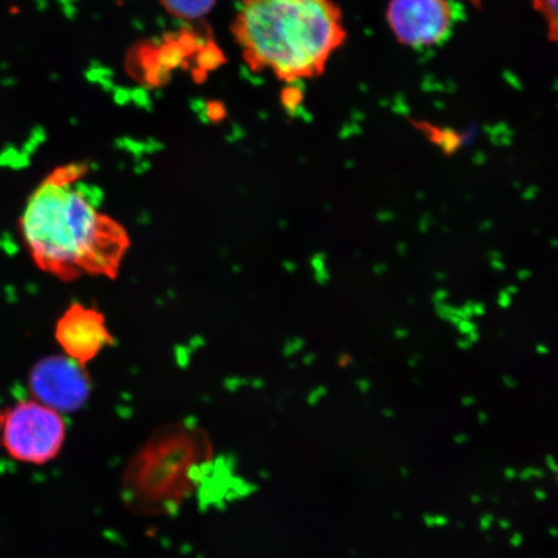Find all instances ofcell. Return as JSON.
Wrapping results in <instances>:
<instances>
[{
	"instance_id": "obj_9",
	"label": "cell",
	"mask_w": 558,
	"mask_h": 558,
	"mask_svg": "<svg viewBox=\"0 0 558 558\" xmlns=\"http://www.w3.org/2000/svg\"><path fill=\"white\" fill-rule=\"evenodd\" d=\"M3 414H4V411L0 410V425H2V422H3Z\"/></svg>"
},
{
	"instance_id": "obj_8",
	"label": "cell",
	"mask_w": 558,
	"mask_h": 558,
	"mask_svg": "<svg viewBox=\"0 0 558 558\" xmlns=\"http://www.w3.org/2000/svg\"><path fill=\"white\" fill-rule=\"evenodd\" d=\"M534 10L546 21L549 41H557V0H533Z\"/></svg>"
},
{
	"instance_id": "obj_1",
	"label": "cell",
	"mask_w": 558,
	"mask_h": 558,
	"mask_svg": "<svg viewBox=\"0 0 558 558\" xmlns=\"http://www.w3.org/2000/svg\"><path fill=\"white\" fill-rule=\"evenodd\" d=\"M86 174L83 165L53 170L33 192L21 218L34 263L62 281L116 278L131 246L128 230L100 211Z\"/></svg>"
},
{
	"instance_id": "obj_3",
	"label": "cell",
	"mask_w": 558,
	"mask_h": 558,
	"mask_svg": "<svg viewBox=\"0 0 558 558\" xmlns=\"http://www.w3.org/2000/svg\"><path fill=\"white\" fill-rule=\"evenodd\" d=\"M66 439V423L58 411L35 400L4 411L0 445L20 463L45 465L60 456Z\"/></svg>"
},
{
	"instance_id": "obj_10",
	"label": "cell",
	"mask_w": 558,
	"mask_h": 558,
	"mask_svg": "<svg viewBox=\"0 0 558 558\" xmlns=\"http://www.w3.org/2000/svg\"><path fill=\"white\" fill-rule=\"evenodd\" d=\"M470 2H472L474 5H480L481 0H470Z\"/></svg>"
},
{
	"instance_id": "obj_4",
	"label": "cell",
	"mask_w": 558,
	"mask_h": 558,
	"mask_svg": "<svg viewBox=\"0 0 558 558\" xmlns=\"http://www.w3.org/2000/svg\"><path fill=\"white\" fill-rule=\"evenodd\" d=\"M29 388L33 400L60 414H70L85 407L90 395V380L85 366L68 355H56L33 367Z\"/></svg>"
},
{
	"instance_id": "obj_5",
	"label": "cell",
	"mask_w": 558,
	"mask_h": 558,
	"mask_svg": "<svg viewBox=\"0 0 558 558\" xmlns=\"http://www.w3.org/2000/svg\"><path fill=\"white\" fill-rule=\"evenodd\" d=\"M387 23L401 45L430 47L448 37L452 10L448 0H390Z\"/></svg>"
},
{
	"instance_id": "obj_7",
	"label": "cell",
	"mask_w": 558,
	"mask_h": 558,
	"mask_svg": "<svg viewBox=\"0 0 558 558\" xmlns=\"http://www.w3.org/2000/svg\"><path fill=\"white\" fill-rule=\"evenodd\" d=\"M215 2L216 0H162L167 11L187 20L205 16Z\"/></svg>"
},
{
	"instance_id": "obj_2",
	"label": "cell",
	"mask_w": 558,
	"mask_h": 558,
	"mask_svg": "<svg viewBox=\"0 0 558 558\" xmlns=\"http://www.w3.org/2000/svg\"><path fill=\"white\" fill-rule=\"evenodd\" d=\"M234 33L251 68L289 83L323 75L348 38L333 0H246Z\"/></svg>"
},
{
	"instance_id": "obj_6",
	"label": "cell",
	"mask_w": 558,
	"mask_h": 558,
	"mask_svg": "<svg viewBox=\"0 0 558 558\" xmlns=\"http://www.w3.org/2000/svg\"><path fill=\"white\" fill-rule=\"evenodd\" d=\"M54 337L68 357L82 366H86L102 349L114 343L104 314L80 303L70 305L62 314Z\"/></svg>"
}]
</instances>
